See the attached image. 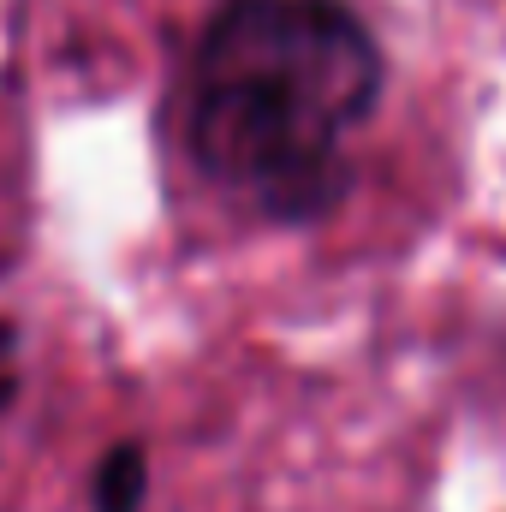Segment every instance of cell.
I'll list each match as a JSON object with an SVG mask.
<instances>
[{
    "label": "cell",
    "instance_id": "obj_1",
    "mask_svg": "<svg viewBox=\"0 0 506 512\" xmlns=\"http://www.w3.org/2000/svg\"><path fill=\"white\" fill-rule=\"evenodd\" d=\"M376 90L381 54L340 0H227L191 72V149L256 215L310 221Z\"/></svg>",
    "mask_w": 506,
    "mask_h": 512
},
{
    "label": "cell",
    "instance_id": "obj_2",
    "mask_svg": "<svg viewBox=\"0 0 506 512\" xmlns=\"http://www.w3.org/2000/svg\"><path fill=\"white\" fill-rule=\"evenodd\" d=\"M143 483H149L143 453H137V447H114V453L96 465V512H137Z\"/></svg>",
    "mask_w": 506,
    "mask_h": 512
},
{
    "label": "cell",
    "instance_id": "obj_3",
    "mask_svg": "<svg viewBox=\"0 0 506 512\" xmlns=\"http://www.w3.org/2000/svg\"><path fill=\"white\" fill-rule=\"evenodd\" d=\"M12 387H18V364H12V328L0 322V405L12 399Z\"/></svg>",
    "mask_w": 506,
    "mask_h": 512
}]
</instances>
